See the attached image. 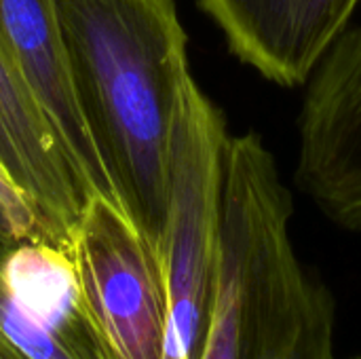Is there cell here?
Returning <instances> with one entry per match:
<instances>
[{"label": "cell", "mask_w": 361, "mask_h": 359, "mask_svg": "<svg viewBox=\"0 0 361 359\" xmlns=\"http://www.w3.org/2000/svg\"><path fill=\"white\" fill-rule=\"evenodd\" d=\"M0 53L34 95L89 197L114 201L72 89L55 0H0Z\"/></svg>", "instance_id": "obj_9"}, {"label": "cell", "mask_w": 361, "mask_h": 359, "mask_svg": "<svg viewBox=\"0 0 361 359\" xmlns=\"http://www.w3.org/2000/svg\"><path fill=\"white\" fill-rule=\"evenodd\" d=\"M0 171L32 209L44 239L70 248L89 193L34 95L2 53Z\"/></svg>", "instance_id": "obj_8"}, {"label": "cell", "mask_w": 361, "mask_h": 359, "mask_svg": "<svg viewBox=\"0 0 361 359\" xmlns=\"http://www.w3.org/2000/svg\"><path fill=\"white\" fill-rule=\"evenodd\" d=\"M361 0H197L228 53L269 83L305 87Z\"/></svg>", "instance_id": "obj_7"}, {"label": "cell", "mask_w": 361, "mask_h": 359, "mask_svg": "<svg viewBox=\"0 0 361 359\" xmlns=\"http://www.w3.org/2000/svg\"><path fill=\"white\" fill-rule=\"evenodd\" d=\"M218 209V292L201 359H332L334 298L298 260L292 195L254 131L224 142Z\"/></svg>", "instance_id": "obj_2"}, {"label": "cell", "mask_w": 361, "mask_h": 359, "mask_svg": "<svg viewBox=\"0 0 361 359\" xmlns=\"http://www.w3.org/2000/svg\"><path fill=\"white\" fill-rule=\"evenodd\" d=\"M294 180L326 218L361 233V23L338 36L305 85Z\"/></svg>", "instance_id": "obj_5"}, {"label": "cell", "mask_w": 361, "mask_h": 359, "mask_svg": "<svg viewBox=\"0 0 361 359\" xmlns=\"http://www.w3.org/2000/svg\"><path fill=\"white\" fill-rule=\"evenodd\" d=\"M228 125L197 87L184 93L176 133L169 222L163 264L171 307V359H201L218 292V207Z\"/></svg>", "instance_id": "obj_3"}, {"label": "cell", "mask_w": 361, "mask_h": 359, "mask_svg": "<svg viewBox=\"0 0 361 359\" xmlns=\"http://www.w3.org/2000/svg\"><path fill=\"white\" fill-rule=\"evenodd\" d=\"M80 116L114 201L161 252L192 74L176 0H55Z\"/></svg>", "instance_id": "obj_1"}, {"label": "cell", "mask_w": 361, "mask_h": 359, "mask_svg": "<svg viewBox=\"0 0 361 359\" xmlns=\"http://www.w3.org/2000/svg\"><path fill=\"white\" fill-rule=\"evenodd\" d=\"M0 359H21V355L0 336Z\"/></svg>", "instance_id": "obj_10"}, {"label": "cell", "mask_w": 361, "mask_h": 359, "mask_svg": "<svg viewBox=\"0 0 361 359\" xmlns=\"http://www.w3.org/2000/svg\"><path fill=\"white\" fill-rule=\"evenodd\" d=\"M0 336L21 359H108L70 248L0 243Z\"/></svg>", "instance_id": "obj_6"}, {"label": "cell", "mask_w": 361, "mask_h": 359, "mask_svg": "<svg viewBox=\"0 0 361 359\" xmlns=\"http://www.w3.org/2000/svg\"><path fill=\"white\" fill-rule=\"evenodd\" d=\"M70 254L108 359H171L163 256L114 201L87 199Z\"/></svg>", "instance_id": "obj_4"}]
</instances>
